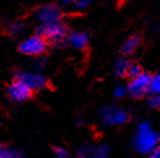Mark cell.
<instances>
[{"label": "cell", "mask_w": 160, "mask_h": 158, "mask_svg": "<svg viewBox=\"0 0 160 158\" xmlns=\"http://www.w3.org/2000/svg\"><path fill=\"white\" fill-rule=\"evenodd\" d=\"M160 143V133L152 129V127L147 122H142L138 124L135 136L133 140V145L135 150L142 154H150Z\"/></svg>", "instance_id": "obj_1"}, {"label": "cell", "mask_w": 160, "mask_h": 158, "mask_svg": "<svg viewBox=\"0 0 160 158\" xmlns=\"http://www.w3.org/2000/svg\"><path fill=\"white\" fill-rule=\"evenodd\" d=\"M38 34L42 35L47 42L59 43L68 37V30L65 24H62L61 21H55L48 24H41Z\"/></svg>", "instance_id": "obj_2"}, {"label": "cell", "mask_w": 160, "mask_h": 158, "mask_svg": "<svg viewBox=\"0 0 160 158\" xmlns=\"http://www.w3.org/2000/svg\"><path fill=\"white\" fill-rule=\"evenodd\" d=\"M99 116H100V120L106 125H121V124H125L130 119L129 113L118 106L102 107Z\"/></svg>", "instance_id": "obj_3"}, {"label": "cell", "mask_w": 160, "mask_h": 158, "mask_svg": "<svg viewBox=\"0 0 160 158\" xmlns=\"http://www.w3.org/2000/svg\"><path fill=\"white\" fill-rule=\"evenodd\" d=\"M47 45H48V42H47L42 35L35 34V35H31V37L26 38L25 41H22L20 43L18 49L23 55L38 56V55H41L46 51Z\"/></svg>", "instance_id": "obj_4"}, {"label": "cell", "mask_w": 160, "mask_h": 158, "mask_svg": "<svg viewBox=\"0 0 160 158\" xmlns=\"http://www.w3.org/2000/svg\"><path fill=\"white\" fill-rule=\"evenodd\" d=\"M150 81L151 76L148 73L142 72L137 77L130 78V82L128 85V93L134 98H142L147 93H150Z\"/></svg>", "instance_id": "obj_5"}, {"label": "cell", "mask_w": 160, "mask_h": 158, "mask_svg": "<svg viewBox=\"0 0 160 158\" xmlns=\"http://www.w3.org/2000/svg\"><path fill=\"white\" fill-rule=\"evenodd\" d=\"M8 97L14 102H23L31 97L33 90H31L26 84H23L22 81L14 78V81H12L8 86Z\"/></svg>", "instance_id": "obj_6"}, {"label": "cell", "mask_w": 160, "mask_h": 158, "mask_svg": "<svg viewBox=\"0 0 160 158\" xmlns=\"http://www.w3.org/2000/svg\"><path fill=\"white\" fill-rule=\"evenodd\" d=\"M14 78H17V80L22 81L23 84H26L33 92L42 90L47 86L46 77L43 75H39L35 72H18V73H16Z\"/></svg>", "instance_id": "obj_7"}, {"label": "cell", "mask_w": 160, "mask_h": 158, "mask_svg": "<svg viewBox=\"0 0 160 158\" xmlns=\"http://www.w3.org/2000/svg\"><path fill=\"white\" fill-rule=\"evenodd\" d=\"M35 14H37L38 21L41 24H48V22L60 21L61 9L56 4H46V5L39 7Z\"/></svg>", "instance_id": "obj_8"}, {"label": "cell", "mask_w": 160, "mask_h": 158, "mask_svg": "<svg viewBox=\"0 0 160 158\" xmlns=\"http://www.w3.org/2000/svg\"><path fill=\"white\" fill-rule=\"evenodd\" d=\"M67 41L72 49L83 50L89 45V35L83 31H73L67 37Z\"/></svg>", "instance_id": "obj_9"}, {"label": "cell", "mask_w": 160, "mask_h": 158, "mask_svg": "<svg viewBox=\"0 0 160 158\" xmlns=\"http://www.w3.org/2000/svg\"><path fill=\"white\" fill-rule=\"evenodd\" d=\"M139 43H141L139 37H137V35L129 37V38H128L126 41L124 42V45H122V49H121L122 54H125V55H130V54H133L135 50L138 49Z\"/></svg>", "instance_id": "obj_10"}, {"label": "cell", "mask_w": 160, "mask_h": 158, "mask_svg": "<svg viewBox=\"0 0 160 158\" xmlns=\"http://www.w3.org/2000/svg\"><path fill=\"white\" fill-rule=\"evenodd\" d=\"M0 158H26L22 152L14 148L0 145Z\"/></svg>", "instance_id": "obj_11"}, {"label": "cell", "mask_w": 160, "mask_h": 158, "mask_svg": "<svg viewBox=\"0 0 160 158\" xmlns=\"http://www.w3.org/2000/svg\"><path fill=\"white\" fill-rule=\"evenodd\" d=\"M132 63L128 61L126 59H120L116 61L115 64V73L118 77H125L128 76V72H129V67H130Z\"/></svg>", "instance_id": "obj_12"}, {"label": "cell", "mask_w": 160, "mask_h": 158, "mask_svg": "<svg viewBox=\"0 0 160 158\" xmlns=\"http://www.w3.org/2000/svg\"><path fill=\"white\" fill-rule=\"evenodd\" d=\"M77 158H98L97 157V148L82 146L77 153Z\"/></svg>", "instance_id": "obj_13"}, {"label": "cell", "mask_w": 160, "mask_h": 158, "mask_svg": "<svg viewBox=\"0 0 160 158\" xmlns=\"http://www.w3.org/2000/svg\"><path fill=\"white\" fill-rule=\"evenodd\" d=\"M23 30H25V24L22 21H14V22L9 24V26H8V31H9L12 35H20Z\"/></svg>", "instance_id": "obj_14"}, {"label": "cell", "mask_w": 160, "mask_h": 158, "mask_svg": "<svg viewBox=\"0 0 160 158\" xmlns=\"http://www.w3.org/2000/svg\"><path fill=\"white\" fill-rule=\"evenodd\" d=\"M150 93L151 94H160V73H158L155 76H151Z\"/></svg>", "instance_id": "obj_15"}, {"label": "cell", "mask_w": 160, "mask_h": 158, "mask_svg": "<svg viewBox=\"0 0 160 158\" xmlns=\"http://www.w3.org/2000/svg\"><path fill=\"white\" fill-rule=\"evenodd\" d=\"M148 106L154 110H160V94H151L148 98Z\"/></svg>", "instance_id": "obj_16"}, {"label": "cell", "mask_w": 160, "mask_h": 158, "mask_svg": "<svg viewBox=\"0 0 160 158\" xmlns=\"http://www.w3.org/2000/svg\"><path fill=\"white\" fill-rule=\"evenodd\" d=\"M109 148L108 145H100V146H97V157L98 158H109Z\"/></svg>", "instance_id": "obj_17"}, {"label": "cell", "mask_w": 160, "mask_h": 158, "mask_svg": "<svg viewBox=\"0 0 160 158\" xmlns=\"http://www.w3.org/2000/svg\"><path fill=\"white\" fill-rule=\"evenodd\" d=\"M92 0H76L74 4H73V8L77 11H82V9H86L89 8L90 4H91Z\"/></svg>", "instance_id": "obj_18"}, {"label": "cell", "mask_w": 160, "mask_h": 158, "mask_svg": "<svg viewBox=\"0 0 160 158\" xmlns=\"http://www.w3.org/2000/svg\"><path fill=\"white\" fill-rule=\"evenodd\" d=\"M141 73H142V68L138 64H134V63H132L130 67H129V72H128V76H129L130 78H133V77H137Z\"/></svg>", "instance_id": "obj_19"}, {"label": "cell", "mask_w": 160, "mask_h": 158, "mask_svg": "<svg viewBox=\"0 0 160 158\" xmlns=\"http://www.w3.org/2000/svg\"><path fill=\"white\" fill-rule=\"evenodd\" d=\"M53 153L56 155V158H68L69 157V153L65 148H62V146H56L53 149Z\"/></svg>", "instance_id": "obj_20"}, {"label": "cell", "mask_w": 160, "mask_h": 158, "mask_svg": "<svg viewBox=\"0 0 160 158\" xmlns=\"http://www.w3.org/2000/svg\"><path fill=\"white\" fill-rule=\"evenodd\" d=\"M128 94V89L125 88V86H117V88L113 90V96L115 98H124L125 96Z\"/></svg>", "instance_id": "obj_21"}, {"label": "cell", "mask_w": 160, "mask_h": 158, "mask_svg": "<svg viewBox=\"0 0 160 158\" xmlns=\"http://www.w3.org/2000/svg\"><path fill=\"white\" fill-rule=\"evenodd\" d=\"M150 155H151L150 158H160V145H158L154 150L150 153Z\"/></svg>", "instance_id": "obj_22"}, {"label": "cell", "mask_w": 160, "mask_h": 158, "mask_svg": "<svg viewBox=\"0 0 160 158\" xmlns=\"http://www.w3.org/2000/svg\"><path fill=\"white\" fill-rule=\"evenodd\" d=\"M76 0H61V5L64 7H73Z\"/></svg>", "instance_id": "obj_23"}]
</instances>
